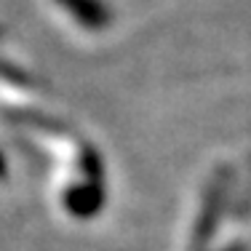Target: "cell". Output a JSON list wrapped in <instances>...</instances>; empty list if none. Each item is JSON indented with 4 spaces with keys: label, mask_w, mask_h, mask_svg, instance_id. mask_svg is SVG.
Returning a JSON list of instances; mask_svg holds the SVG:
<instances>
[{
    "label": "cell",
    "mask_w": 251,
    "mask_h": 251,
    "mask_svg": "<svg viewBox=\"0 0 251 251\" xmlns=\"http://www.w3.org/2000/svg\"><path fill=\"white\" fill-rule=\"evenodd\" d=\"M222 182H225V174L217 176V182L208 187V195H206V203H203V214L195 225V251L203 249V243L211 238L214 227H217V219H219V206H222Z\"/></svg>",
    "instance_id": "obj_2"
},
{
    "label": "cell",
    "mask_w": 251,
    "mask_h": 251,
    "mask_svg": "<svg viewBox=\"0 0 251 251\" xmlns=\"http://www.w3.org/2000/svg\"><path fill=\"white\" fill-rule=\"evenodd\" d=\"M225 251H246V249H243V246H241V243H235V246H227Z\"/></svg>",
    "instance_id": "obj_5"
},
{
    "label": "cell",
    "mask_w": 251,
    "mask_h": 251,
    "mask_svg": "<svg viewBox=\"0 0 251 251\" xmlns=\"http://www.w3.org/2000/svg\"><path fill=\"white\" fill-rule=\"evenodd\" d=\"M56 3L64 5V8L88 29H101V27L110 25V11H107V5L99 3V0H56Z\"/></svg>",
    "instance_id": "obj_3"
},
{
    "label": "cell",
    "mask_w": 251,
    "mask_h": 251,
    "mask_svg": "<svg viewBox=\"0 0 251 251\" xmlns=\"http://www.w3.org/2000/svg\"><path fill=\"white\" fill-rule=\"evenodd\" d=\"M64 206L67 211L77 219H91L99 214V208L104 206V193H101V184L94 182H83V184H73V187L64 193Z\"/></svg>",
    "instance_id": "obj_1"
},
{
    "label": "cell",
    "mask_w": 251,
    "mask_h": 251,
    "mask_svg": "<svg viewBox=\"0 0 251 251\" xmlns=\"http://www.w3.org/2000/svg\"><path fill=\"white\" fill-rule=\"evenodd\" d=\"M3 176H5V158L0 155V179H3Z\"/></svg>",
    "instance_id": "obj_4"
}]
</instances>
